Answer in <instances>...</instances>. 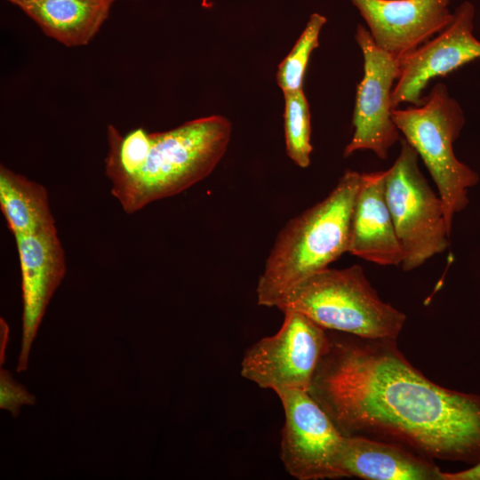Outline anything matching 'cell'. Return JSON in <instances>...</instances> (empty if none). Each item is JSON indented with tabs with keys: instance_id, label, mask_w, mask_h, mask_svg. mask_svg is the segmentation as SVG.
<instances>
[{
	"instance_id": "1",
	"label": "cell",
	"mask_w": 480,
	"mask_h": 480,
	"mask_svg": "<svg viewBox=\"0 0 480 480\" xmlns=\"http://www.w3.org/2000/svg\"><path fill=\"white\" fill-rule=\"evenodd\" d=\"M388 342L329 337L308 392L338 428L388 436L438 459L480 450V399L431 382Z\"/></svg>"
},
{
	"instance_id": "2",
	"label": "cell",
	"mask_w": 480,
	"mask_h": 480,
	"mask_svg": "<svg viewBox=\"0 0 480 480\" xmlns=\"http://www.w3.org/2000/svg\"><path fill=\"white\" fill-rule=\"evenodd\" d=\"M231 123L221 116L188 121L173 129L122 135L108 126L105 173L126 213L177 195L208 176L224 156Z\"/></svg>"
},
{
	"instance_id": "3",
	"label": "cell",
	"mask_w": 480,
	"mask_h": 480,
	"mask_svg": "<svg viewBox=\"0 0 480 480\" xmlns=\"http://www.w3.org/2000/svg\"><path fill=\"white\" fill-rule=\"evenodd\" d=\"M362 173L347 171L321 202L292 219L277 236L260 276L258 304L276 307L296 284L348 252Z\"/></svg>"
},
{
	"instance_id": "4",
	"label": "cell",
	"mask_w": 480,
	"mask_h": 480,
	"mask_svg": "<svg viewBox=\"0 0 480 480\" xmlns=\"http://www.w3.org/2000/svg\"><path fill=\"white\" fill-rule=\"evenodd\" d=\"M283 313L298 311L324 329L377 341H393L405 315L384 302L368 282L363 268H324L292 288L276 307Z\"/></svg>"
},
{
	"instance_id": "5",
	"label": "cell",
	"mask_w": 480,
	"mask_h": 480,
	"mask_svg": "<svg viewBox=\"0 0 480 480\" xmlns=\"http://www.w3.org/2000/svg\"><path fill=\"white\" fill-rule=\"evenodd\" d=\"M392 117L430 172L451 230L454 215L468 204V189L479 180L478 174L459 161L453 151V143L465 123L460 104L439 83L420 105L393 108Z\"/></svg>"
},
{
	"instance_id": "6",
	"label": "cell",
	"mask_w": 480,
	"mask_h": 480,
	"mask_svg": "<svg viewBox=\"0 0 480 480\" xmlns=\"http://www.w3.org/2000/svg\"><path fill=\"white\" fill-rule=\"evenodd\" d=\"M385 171V196L400 242L403 268L412 270L449 246L443 202L418 166V153L405 140Z\"/></svg>"
},
{
	"instance_id": "7",
	"label": "cell",
	"mask_w": 480,
	"mask_h": 480,
	"mask_svg": "<svg viewBox=\"0 0 480 480\" xmlns=\"http://www.w3.org/2000/svg\"><path fill=\"white\" fill-rule=\"evenodd\" d=\"M277 332L251 346L241 362L242 376L275 393L308 391L316 370L329 346L325 329L298 311L284 312Z\"/></svg>"
},
{
	"instance_id": "8",
	"label": "cell",
	"mask_w": 480,
	"mask_h": 480,
	"mask_svg": "<svg viewBox=\"0 0 480 480\" xmlns=\"http://www.w3.org/2000/svg\"><path fill=\"white\" fill-rule=\"evenodd\" d=\"M284 412L280 458L298 480L341 478L338 461L345 435L307 390L276 392Z\"/></svg>"
},
{
	"instance_id": "9",
	"label": "cell",
	"mask_w": 480,
	"mask_h": 480,
	"mask_svg": "<svg viewBox=\"0 0 480 480\" xmlns=\"http://www.w3.org/2000/svg\"><path fill=\"white\" fill-rule=\"evenodd\" d=\"M355 39L364 57V76L360 81L353 112V136L343 155L372 150L386 159L388 149L399 138L392 117V92L399 75L400 60L380 49L369 30L358 25Z\"/></svg>"
},
{
	"instance_id": "10",
	"label": "cell",
	"mask_w": 480,
	"mask_h": 480,
	"mask_svg": "<svg viewBox=\"0 0 480 480\" xmlns=\"http://www.w3.org/2000/svg\"><path fill=\"white\" fill-rule=\"evenodd\" d=\"M475 7L460 4L451 23L436 36L400 60L399 75L392 92V108L402 103L419 106L428 83L480 58V41L473 35Z\"/></svg>"
},
{
	"instance_id": "11",
	"label": "cell",
	"mask_w": 480,
	"mask_h": 480,
	"mask_svg": "<svg viewBox=\"0 0 480 480\" xmlns=\"http://www.w3.org/2000/svg\"><path fill=\"white\" fill-rule=\"evenodd\" d=\"M23 299L22 342L17 372L26 371L33 340L47 305L66 273L64 250L56 226L14 236Z\"/></svg>"
},
{
	"instance_id": "12",
	"label": "cell",
	"mask_w": 480,
	"mask_h": 480,
	"mask_svg": "<svg viewBox=\"0 0 480 480\" xmlns=\"http://www.w3.org/2000/svg\"><path fill=\"white\" fill-rule=\"evenodd\" d=\"M366 22L374 43L399 60L452 20L451 0H349Z\"/></svg>"
},
{
	"instance_id": "13",
	"label": "cell",
	"mask_w": 480,
	"mask_h": 480,
	"mask_svg": "<svg viewBox=\"0 0 480 480\" xmlns=\"http://www.w3.org/2000/svg\"><path fill=\"white\" fill-rule=\"evenodd\" d=\"M348 252L379 265L403 262L404 252L385 196V171L362 173Z\"/></svg>"
},
{
	"instance_id": "14",
	"label": "cell",
	"mask_w": 480,
	"mask_h": 480,
	"mask_svg": "<svg viewBox=\"0 0 480 480\" xmlns=\"http://www.w3.org/2000/svg\"><path fill=\"white\" fill-rule=\"evenodd\" d=\"M338 470L341 477L369 480H443L435 465L397 446L355 435L344 436Z\"/></svg>"
},
{
	"instance_id": "15",
	"label": "cell",
	"mask_w": 480,
	"mask_h": 480,
	"mask_svg": "<svg viewBox=\"0 0 480 480\" xmlns=\"http://www.w3.org/2000/svg\"><path fill=\"white\" fill-rule=\"evenodd\" d=\"M115 0H25L17 4L45 35L66 46L87 44Z\"/></svg>"
},
{
	"instance_id": "16",
	"label": "cell",
	"mask_w": 480,
	"mask_h": 480,
	"mask_svg": "<svg viewBox=\"0 0 480 480\" xmlns=\"http://www.w3.org/2000/svg\"><path fill=\"white\" fill-rule=\"evenodd\" d=\"M0 207L13 236L55 226L45 188L3 165Z\"/></svg>"
},
{
	"instance_id": "17",
	"label": "cell",
	"mask_w": 480,
	"mask_h": 480,
	"mask_svg": "<svg viewBox=\"0 0 480 480\" xmlns=\"http://www.w3.org/2000/svg\"><path fill=\"white\" fill-rule=\"evenodd\" d=\"M283 93L286 153L299 167L307 168L313 150L309 105L303 89Z\"/></svg>"
},
{
	"instance_id": "18",
	"label": "cell",
	"mask_w": 480,
	"mask_h": 480,
	"mask_svg": "<svg viewBox=\"0 0 480 480\" xmlns=\"http://www.w3.org/2000/svg\"><path fill=\"white\" fill-rule=\"evenodd\" d=\"M326 21L325 16L317 12L312 13L292 49L280 62L276 82L283 92L303 89L310 55L319 45V36Z\"/></svg>"
},
{
	"instance_id": "19",
	"label": "cell",
	"mask_w": 480,
	"mask_h": 480,
	"mask_svg": "<svg viewBox=\"0 0 480 480\" xmlns=\"http://www.w3.org/2000/svg\"><path fill=\"white\" fill-rule=\"evenodd\" d=\"M35 403V396L23 385L15 382L7 370L1 368L0 408L10 411L13 417H17L22 405H33Z\"/></svg>"
},
{
	"instance_id": "20",
	"label": "cell",
	"mask_w": 480,
	"mask_h": 480,
	"mask_svg": "<svg viewBox=\"0 0 480 480\" xmlns=\"http://www.w3.org/2000/svg\"><path fill=\"white\" fill-rule=\"evenodd\" d=\"M442 478L443 480H480V463L460 472H442Z\"/></svg>"
},
{
	"instance_id": "21",
	"label": "cell",
	"mask_w": 480,
	"mask_h": 480,
	"mask_svg": "<svg viewBox=\"0 0 480 480\" xmlns=\"http://www.w3.org/2000/svg\"><path fill=\"white\" fill-rule=\"evenodd\" d=\"M7 1H9V2H11L12 4H14L17 5L19 3L23 2V1H25V0H7Z\"/></svg>"
}]
</instances>
